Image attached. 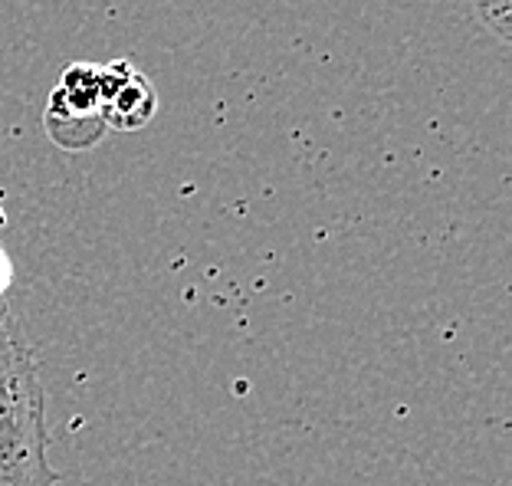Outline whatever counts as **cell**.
<instances>
[{"label": "cell", "instance_id": "1", "mask_svg": "<svg viewBox=\"0 0 512 486\" xmlns=\"http://www.w3.org/2000/svg\"><path fill=\"white\" fill-rule=\"evenodd\" d=\"M46 454L43 381L14 309L0 303V486H56L60 473Z\"/></svg>", "mask_w": 512, "mask_h": 486}, {"label": "cell", "instance_id": "2", "mask_svg": "<svg viewBox=\"0 0 512 486\" xmlns=\"http://www.w3.org/2000/svg\"><path fill=\"white\" fill-rule=\"evenodd\" d=\"M46 132L66 152H86L106 132L99 96V66L69 63L46 106Z\"/></svg>", "mask_w": 512, "mask_h": 486}, {"label": "cell", "instance_id": "4", "mask_svg": "<svg viewBox=\"0 0 512 486\" xmlns=\"http://www.w3.org/2000/svg\"><path fill=\"white\" fill-rule=\"evenodd\" d=\"M470 7L476 20L486 27V33H493L499 43L512 40V0H470Z\"/></svg>", "mask_w": 512, "mask_h": 486}, {"label": "cell", "instance_id": "5", "mask_svg": "<svg viewBox=\"0 0 512 486\" xmlns=\"http://www.w3.org/2000/svg\"><path fill=\"white\" fill-rule=\"evenodd\" d=\"M10 286H14V263H10L4 247H0V303H7Z\"/></svg>", "mask_w": 512, "mask_h": 486}, {"label": "cell", "instance_id": "6", "mask_svg": "<svg viewBox=\"0 0 512 486\" xmlns=\"http://www.w3.org/2000/svg\"><path fill=\"white\" fill-rule=\"evenodd\" d=\"M7 227V207H4V194H0V230Z\"/></svg>", "mask_w": 512, "mask_h": 486}, {"label": "cell", "instance_id": "3", "mask_svg": "<svg viewBox=\"0 0 512 486\" xmlns=\"http://www.w3.org/2000/svg\"><path fill=\"white\" fill-rule=\"evenodd\" d=\"M99 96H102L106 129H119V132L142 129L158 109V92L151 86V79L145 73H138L128 60L99 66Z\"/></svg>", "mask_w": 512, "mask_h": 486}]
</instances>
